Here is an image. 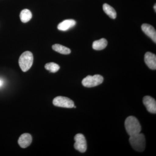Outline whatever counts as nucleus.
I'll return each instance as SVG.
<instances>
[{"mask_svg":"<svg viewBox=\"0 0 156 156\" xmlns=\"http://www.w3.org/2000/svg\"><path fill=\"white\" fill-rule=\"evenodd\" d=\"M125 125L126 131L130 136L140 133L141 126L135 117L131 116L128 117L125 121Z\"/></svg>","mask_w":156,"mask_h":156,"instance_id":"nucleus-1","label":"nucleus"},{"mask_svg":"<svg viewBox=\"0 0 156 156\" xmlns=\"http://www.w3.org/2000/svg\"><path fill=\"white\" fill-rule=\"evenodd\" d=\"M129 142L132 147L137 151L142 152L145 149V136L141 133H139L130 136Z\"/></svg>","mask_w":156,"mask_h":156,"instance_id":"nucleus-2","label":"nucleus"},{"mask_svg":"<svg viewBox=\"0 0 156 156\" xmlns=\"http://www.w3.org/2000/svg\"><path fill=\"white\" fill-rule=\"evenodd\" d=\"M34 57L32 53L26 51L21 54L19 59V64L22 71L26 72L29 70L33 63Z\"/></svg>","mask_w":156,"mask_h":156,"instance_id":"nucleus-3","label":"nucleus"},{"mask_svg":"<svg viewBox=\"0 0 156 156\" xmlns=\"http://www.w3.org/2000/svg\"><path fill=\"white\" fill-rule=\"evenodd\" d=\"M103 77L100 75L88 76L82 81V84L84 87L91 88L96 87L103 83Z\"/></svg>","mask_w":156,"mask_h":156,"instance_id":"nucleus-4","label":"nucleus"},{"mask_svg":"<svg viewBox=\"0 0 156 156\" xmlns=\"http://www.w3.org/2000/svg\"><path fill=\"white\" fill-rule=\"evenodd\" d=\"M53 102L55 106L59 107L72 108L74 106V103L71 99L63 96H57L53 99Z\"/></svg>","mask_w":156,"mask_h":156,"instance_id":"nucleus-5","label":"nucleus"},{"mask_svg":"<svg viewBox=\"0 0 156 156\" xmlns=\"http://www.w3.org/2000/svg\"><path fill=\"white\" fill-rule=\"evenodd\" d=\"M75 140L74 146L76 150L81 153H84L87 150V142L85 136L82 134H76L74 137Z\"/></svg>","mask_w":156,"mask_h":156,"instance_id":"nucleus-6","label":"nucleus"},{"mask_svg":"<svg viewBox=\"0 0 156 156\" xmlns=\"http://www.w3.org/2000/svg\"><path fill=\"white\" fill-rule=\"evenodd\" d=\"M143 101L148 111L151 113L156 114V102L154 98L150 96H146L144 98Z\"/></svg>","mask_w":156,"mask_h":156,"instance_id":"nucleus-7","label":"nucleus"},{"mask_svg":"<svg viewBox=\"0 0 156 156\" xmlns=\"http://www.w3.org/2000/svg\"><path fill=\"white\" fill-rule=\"evenodd\" d=\"M141 29L143 31L156 43V31L153 27L150 24L144 23L141 26Z\"/></svg>","mask_w":156,"mask_h":156,"instance_id":"nucleus-8","label":"nucleus"},{"mask_svg":"<svg viewBox=\"0 0 156 156\" xmlns=\"http://www.w3.org/2000/svg\"><path fill=\"white\" fill-rule=\"evenodd\" d=\"M144 61L148 67L151 69H156V56L155 54L151 52L146 53L144 56Z\"/></svg>","mask_w":156,"mask_h":156,"instance_id":"nucleus-9","label":"nucleus"},{"mask_svg":"<svg viewBox=\"0 0 156 156\" xmlns=\"http://www.w3.org/2000/svg\"><path fill=\"white\" fill-rule=\"evenodd\" d=\"M32 141L31 135L28 133L22 134L19 137L18 140V144L20 147L25 148L30 145Z\"/></svg>","mask_w":156,"mask_h":156,"instance_id":"nucleus-10","label":"nucleus"},{"mask_svg":"<svg viewBox=\"0 0 156 156\" xmlns=\"http://www.w3.org/2000/svg\"><path fill=\"white\" fill-rule=\"evenodd\" d=\"M76 24L75 20L73 19L66 20L60 23L57 26L58 30L66 31L72 28Z\"/></svg>","mask_w":156,"mask_h":156,"instance_id":"nucleus-11","label":"nucleus"},{"mask_svg":"<svg viewBox=\"0 0 156 156\" xmlns=\"http://www.w3.org/2000/svg\"><path fill=\"white\" fill-rule=\"evenodd\" d=\"M108 44L107 41L104 38L95 41L92 44V48L94 50H101L106 48Z\"/></svg>","mask_w":156,"mask_h":156,"instance_id":"nucleus-12","label":"nucleus"},{"mask_svg":"<svg viewBox=\"0 0 156 156\" xmlns=\"http://www.w3.org/2000/svg\"><path fill=\"white\" fill-rule=\"evenodd\" d=\"M103 9L104 12L112 18L115 19L117 17V13L114 8L107 4H104L103 5Z\"/></svg>","mask_w":156,"mask_h":156,"instance_id":"nucleus-13","label":"nucleus"},{"mask_svg":"<svg viewBox=\"0 0 156 156\" xmlns=\"http://www.w3.org/2000/svg\"><path fill=\"white\" fill-rule=\"evenodd\" d=\"M52 48L54 51L61 54L67 55L71 53V50L69 48L58 44L53 45L52 46Z\"/></svg>","mask_w":156,"mask_h":156,"instance_id":"nucleus-14","label":"nucleus"},{"mask_svg":"<svg viewBox=\"0 0 156 156\" xmlns=\"http://www.w3.org/2000/svg\"><path fill=\"white\" fill-rule=\"evenodd\" d=\"M21 21L23 23H27L29 21L32 17L31 12L28 9H24L21 11L20 15Z\"/></svg>","mask_w":156,"mask_h":156,"instance_id":"nucleus-15","label":"nucleus"},{"mask_svg":"<svg viewBox=\"0 0 156 156\" xmlns=\"http://www.w3.org/2000/svg\"><path fill=\"white\" fill-rule=\"evenodd\" d=\"M46 69L49 71L51 73H55L57 72L60 69L59 66L54 62H50L47 63L45 66Z\"/></svg>","mask_w":156,"mask_h":156,"instance_id":"nucleus-16","label":"nucleus"},{"mask_svg":"<svg viewBox=\"0 0 156 156\" xmlns=\"http://www.w3.org/2000/svg\"><path fill=\"white\" fill-rule=\"evenodd\" d=\"M4 84H5V82H4V80L2 78H0V89L3 87Z\"/></svg>","mask_w":156,"mask_h":156,"instance_id":"nucleus-17","label":"nucleus"},{"mask_svg":"<svg viewBox=\"0 0 156 156\" xmlns=\"http://www.w3.org/2000/svg\"><path fill=\"white\" fill-rule=\"evenodd\" d=\"M154 9L155 10V12H156V5H154Z\"/></svg>","mask_w":156,"mask_h":156,"instance_id":"nucleus-18","label":"nucleus"}]
</instances>
